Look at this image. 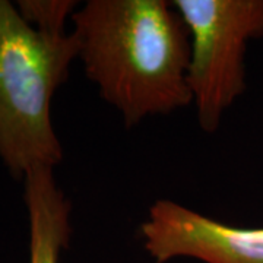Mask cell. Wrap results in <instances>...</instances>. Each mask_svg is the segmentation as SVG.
<instances>
[{"instance_id": "277c9868", "label": "cell", "mask_w": 263, "mask_h": 263, "mask_svg": "<svg viewBox=\"0 0 263 263\" xmlns=\"http://www.w3.org/2000/svg\"><path fill=\"white\" fill-rule=\"evenodd\" d=\"M155 263L192 257L205 263H263V228H240L168 199L151 205L139 228Z\"/></svg>"}, {"instance_id": "3957f363", "label": "cell", "mask_w": 263, "mask_h": 263, "mask_svg": "<svg viewBox=\"0 0 263 263\" xmlns=\"http://www.w3.org/2000/svg\"><path fill=\"white\" fill-rule=\"evenodd\" d=\"M190 32L189 86L202 130L214 133L246 89L249 41L263 37V0H173Z\"/></svg>"}, {"instance_id": "6da1fadb", "label": "cell", "mask_w": 263, "mask_h": 263, "mask_svg": "<svg viewBox=\"0 0 263 263\" xmlns=\"http://www.w3.org/2000/svg\"><path fill=\"white\" fill-rule=\"evenodd\" d=\"M79 59L126 127L193 104L190 32L167 0H88L72 16Z\"/></svg>"}, {"instance_id": "5b68a950", "label": "cell", "mask_w": 263, "mask_h": 263, "mask_svg": "<svg viewBox=\"0 0 263 263\" xmlns=\"http://www.w3.org/2000/svg\"><path fill=\"white\" fill-rule=\"evenodd\" d=\"M29 221V263H60L70 245L72 203L57 186L53 168L37 167L24 177Z\"/></svg>"}, {"instance_id": "7a4b0ae2", "label": "cell", "mask_w": 263, "mask_h": 263, "mask_svg": "<svg viewBox=\"0 0 263 263\" xmlns=\"http://www.w3.org/2000/svg\"><path fill=\"white\" fill-rule=\"evenodd\" d=\"M79 57L75 34L48 35L0 0V160L16 179L54 168L63 148L51 123V100Z\"/></svg>"}, {"instance_id": "8992f818", "label": "cell", "mask_w": 263, "mask_h": 263, "mask_svg": "<svg viewBox=\"0 0 263 263\" xmlns=\"http://www.w3.org/2000/svg\"><path fill=\"white\" fill-rule=\"evenodd\" d=\"M76 0H19L16 9L22 19L43 34L65 35L66 19L78 10Z\"/></svg>"}]
</instances>
